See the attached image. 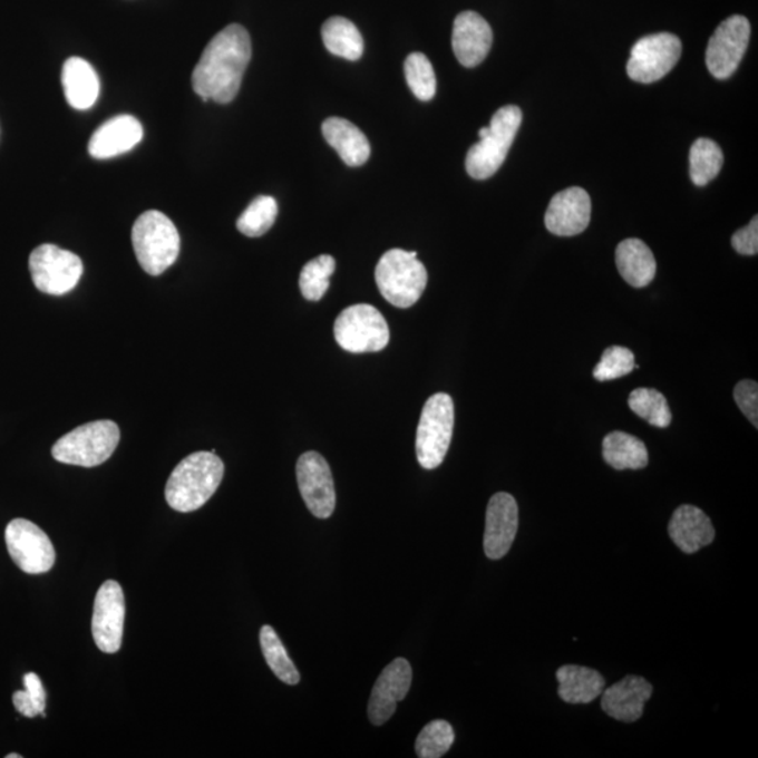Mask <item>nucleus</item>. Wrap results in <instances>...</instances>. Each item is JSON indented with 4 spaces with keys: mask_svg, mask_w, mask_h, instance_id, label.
Listing matches in <instances>:
<instances>
[{
    "mask_svg": "<svg viewBox=\"0 0 758 758\" xmlns=\"http://www.w3.org/2000/svg\"><path fill=\"white\" fill-rule=\"evenodd\" d=\"M334 339L349 353H377L389 343V328L382 313L368 303L346 308L334 322Z\"/></svg>",
    "mask_w": 758,
    "mask_h": 758,
    "instance_id": "nucleus-8",
    "label": "nucleus"
},
{
    "mask_svg": "<svg viewBox=\"0 0 758 758\" xmlns=\"http://www.w3.org/2000/svg\"><path fill=\"white\" fill-rule=\"evenodd\" d=\"M29 268L36 289L50 295L68 294L84 274L79 256L50 243L32 251Z\"/></svg>",
    "mask_w": 758,
    "mask_h": 758,
    "instance_id": "nucleus-9",
    "label": "nucleus"
},
{
    "mask_svg": "<svg viewBox=\"0 0 758 758\" xmlns=\"http://www.w3.org/2000/svg\"><path fill=\"white\" fill-rule=\"evenodd\" d=\"M518 529V506L506 492L492 496L486 511L485 554L489 560H502L508 554Z\"/></svg>",
    "mask_w": 758,
    "mask_h": 758,
    "instance_id": "nucleus-16",
    "label": "nucleus"
},
{
    "mask_svg": "<svg viewBox=\"0 0 758 758\" xmlns=\"http://www.w3.org/2000/svg\"><path fill=\"white\" fill-rule=\"evenodd\" d=\"M454 402L440 392L427 400L416 433L417 461L425 469L440 467L453 440Z\"/></svg>",
    "mask_w": 758,
    "mask_h": 758,
    "instance_id": "nucleus-7",
    "label": "nucleus"
},
{
    "mask_svg": "<svg viewBox=\"0 0 758 758\" xmlns=\"http://www.w3.org/2000/svg\"><path fill=\"white\" fill-rule=\"evenodd\" d=\"M144 137L143 124L133 116H117L101 124L89 140V154L95 159H111L127 154Z\"/></svg>",
    "mask_w": 758,
    "mask_h": 758,
    "instance_id": "nucleus-20",
    "label": "nucleus"
},
{
    "mask_svg": "<svg viewBox=\"0 0 758 758\" xmlns=\"http://www.w3.org/2000/svg\"><path fill=\"white\" fill-rule=\"evenodd\" d=\"M120 443V429L111 420H97L76 427L54 444L58 463L94 468L106 463Z\"/></svg>",
    "mask_w": 758,
    "mask_h": 758,
    "instance_id": "nucleus-6",
    "label": "nucleus"
},
{
    "mask_svg": "<svg viewBox=\"0 0 758 758\" xmlns=\"http://www.w3.org/2000/svg\"><path fill=\"white\" fill-rule=\"evenodd\" d=\"M252 58L251 36L245 27L231 25L205 47L192 76L193 89L204 101L227 105L241 89Z\"/></svg>",
    "mask_w": 758,
    "mask_h": 758,
    "instance_id": "nucleus-1",
    "label": "nucleus"
},
{
    "mask_svg": "<svg viewBox=\"0 0 758 758\" xmlns=\"http://www.w3.org/2000/svg\"><path fill=\"white\" fill-rule=\"evenodd\" d=\"M681 50L680 38L670 32L643 37L632 47L628 76L639 84L658 82L679 62Z\"/></svg>",
    "mask_w": 758,
    "mask_h": 758,
    "instance_id": "nucleus-10",
    "label": "nucleus"
},
{
    "mask_svg": "<svg viewBox=\"0 0 758 758\" xmlns=\"http://www.w3.org/2000/svg\"><path fill=\"white\" fill-rule=\"evenodd\" d=\"M65 97L76 110H88L99 99L100 80L88 61L79 57L67 59L62 68Z\"/></svg>",
    "mask_w": 758,
    "mask_h": 758,
    "instance_id": "nucleus-23",
    "label": "nucleus"
},
{
    "mask_svg": "<svg viewBox=\"0 0 758 758\" xmlns=\"http://www.w3.org/2000/svg\"><path fill=\"white\" fill-rule=\"evenodd\" d=\"M493 32L489 23L475 12H463L454 21L453 50L458 62L467 68L478 67L489 54Z\"/></svg>",
    "mask_w": 758,
    "mask_h": 758,
    "instance_id": "nucleus-18",
    "label": "nucleus"
},
{
    "mask_svg": "<svg viewBox=\"0 0 758 758\" xmlns=\"http://www.w3.org/2000/svg\"><path fill=\"white\" fill-rule=\"evenodd\" d=\"M592 218V200L586 190L571 187L555 194L545 213L546 230L556 236L582 234Z\"/></svg>",
    "mask_w": 758,
    "mask_h": 758,
    "instance_id": "nucleus-17",
    "label": "nucleus"
},
{
    "mask_svg": "<svg viewBox=\"0 0 758 758\" xmlns=\"http://www.w3.org/2000/svg\"><path fill=\"white\" fill-rule=\"evenodd\" d=\"M653 687L643 677L626 676L601 692V708L609 717L621 722H635L643 715L644 703L651 700Z\"/></svg>",
    "mask_w": 758,
    "mask_h": 758,
    "instance_id": "nucleus-19",
    "label": "nucleus"
},
{
    "mask_svg": "<svg viewBox=\"0 0 758 758\" xmlns=\"http://www.w3.org/2000/svg\"><path fill=\"white\" fill-rule=\"evenodd\" d=\"M336 270V260L330 254H321L303 265L300 274V289L308 301H321L327 294Z\"/></svg>",
    "mask_w": 758,
    "mask_h": 758,
    "instance_id": "nucleus-32",
    "label": "nucleus"
},
{
    "mask_svg": "<svg viewBox=\"0 0 758 758\" xmlns=\"http://www.w3.org/2000/svg\"><path fill=\"white\" fill-rule=\"evenodd\" d=\"M297 480L303 502L313 516L329 518L336 507L332 470L321 454L308 451L297 463Z\"/></svg>",
    "mask_w": 758,
    "mask_h": 758,
    "instance_id": "nucleus-13",
    "label": "nucleus"
},
{
    "mask_svg": "<svg viewBox=\"0 0 758 758\" xmlns=\"http://www.w3.org/2000/svg\"><path fill=\"white\" fill-rule=\"evenodd\" d=\"M635 368L638 366L632 351L621 346H613L604 350L599 365L594 367L593 376L597 381H613V379L628 376Z\"/></svg>",
    "mask_w": 758,
    "mask_h": 758,
    "instance_id": "nucleus-35",
    "label": "nucleus"
},
{
    "mask_svg": "<svg viewBox=\"0 0 758 758\" xmlns=\"http://www.w3.org/2000/svg\"><path fill=\"white\" fill-rule=\"evenodd\" d=\"M733 397L741 414H745L752 426L758 427V386L757 382L745 379L735 388Z\"/></svg>",
    "mask_w": 758,
    "mask_h": 758,
    "instance_id": "nucleus-36",
    "label": "nucleus"
},
{
    "mask_svg": "<svg viewBox=\"0 0 758 758\" xmlns=\"http://www.w3.org/2000/svg\"><path fill=\"white\" fill-rule=\"evenodd\" d=\"M411 668L408 660L399 658L379 674L368 702V719L376 727L388 722L397 711L398 703L408 696L411 686Z\"/></svg>",
    "mask_w": 758,
    "mask_h": 758,
    "instance_id": "nucleus-15",
    "label": "nucleus"
},
{
    "mask_svg": "<svg viewBox=\"0 0 758 758\" xmlns=\"http://www.w3.org/2000/svg\"><path fill=\"white\" fill-rule=\"evenodd\" d=\"M260 647L269 668L278 679L289 686H297L301 680L300 671L286 653L283 642L272 626L264 625L260 630Z\"/></svg>",
    "mask_w": 758,
    "mask_h": 758,
    "instance_id": "nucleus-28",
    "label": "nucleus"
},
{
    "mask_svg": "<svg viewBox=\"0 0 758 758\" xmlns=\"http://www.w3.org/2000/svg\"><path fill=\"white\" fill-rule=\"evenodd\" d=\"M732 246L736 252L746 254V256H755L758 252V218L755 216L750 224L741 227L732 236Z\"/></svg>",
    "mask_w": 758,
    "mask_h": 758,
    "instance_id": "nucleus-37",
    "label": "nucleus"
},
{
    "mask_svg": "<svg viewBox=\"0 0 758 758\" xmlns=\"http://www.w3.org/2000/svg\"><path fill=\"white\" fill-rule=\"evenodd\" d=\"M615 263L622 279L635 289L651 284L657 275V260L641 240L622 241L616 246Z\"/></svg>",
    "mask_w": 758,
    "mask_h": 758,
    "instance_id": "nucleus-24",
    "label": "nucleus"
},
{
    "mask_svg": "<svg viewBox=\"0 0 758 758\" xmlns=\"http://www.w3.org/2000/svg\"><path fill=\"white\" fill-rule=\"evenodd\" d=\"M133 246L140 268L149 275H161L181 253V235L169 216L146 211L133 226Z\"/></svg>",
    "mask_w": 758,
    "mask_h": 758,
    "instance_id": "nucleus-4",
    "label": "nucleus"
},
{
    "mask_svg": "<svg viewBox=\"0 0 758 758\" xmlns=\"http://www.w3.org/2000/svg\"><path fill=\"white\" fill-rule=\"evenodd\" d=\"M13 703L16 709H18V712L23 715L26 718H36L38 715L46 717V711H42L40 706H38V703L32 700L29 692L26 690L14 692Z\"/></svg>",
    "mask_w": 758,
    "mask_h": 758,
    "instance_id": "nucleus-38",
    "label": "nucleus"
},
{
    "mask_svg": "<svg viewBox=\"0 0 758 758\" xmlns=\"http://www.w3.org/2000/svg\"><path fill=\"white\" fill-rule=\"evenodd\" d=\"M522 120L523 113L517 106H505L493 114L489 127L479 129V143L468 150L465 166L470 177L485 181L501 169Z\"/></svg>",
    "mask_w": 758,
    "mask_h": 758,
    "instance_id": "nucleus-3",
    "label": "nucleus"
},
{
    "mask_svg": "<svg viewBox=\"0 0 758 758\" xmlns=\"http://www.w3.org/2000/svg\"><path fill=\"white\" fill-rule=\"evenodd\" d=\"M7 757H8V758H21V756H20V755H16V752H14V755H8Z\"/></svg>",
    "mask_w": 758,
    "mask_h": 758,
    "instance_id": "nucleus-40",
    "label": "nucleus"
},
{
    "mask_svg": "<svg viewBox=\"0 0 758 758\" xmlns=\"http://www.w3.org/2000/svg\"><path fill=\"white\" fill-rule=\"evenodd\" d=\"M126 621V599L120 584L107 581L96 594L91 633L101 652L120 651Z\"/></svg>",
    "mask_w": 758,
    "mask_h": 758,
    "instance_id": "nucleus-14",
    "label": "nucleus"
},
{
    "mask_svg": "<svg viewBox=\"0 0 758 758\" xmlns=\"http://www.w3.org/2000/svg\"><path fill=\"white\" fill-rule=\"evenodd\" d=\"M560 681V697L567 703H589L595 700L604 691L605 681L603 676L593 669L582 665H562L556 671Z\"/></svg>",
    "mask_w": 758,
    "mask_h": 758,
    "instance_id": "nucleus-25",
    "label": "nucleus"
},
{
    "mask_svg": "<svg viewBox=\"0 0 758 758\" xmlns=\"http://www.w3.org/2000/svg\"><path fill=\"white\" fill-rule=\"evenodd\" d=\"M23 682L25 690L29 692L32 700H35L38 706H40L42 711H46L47 694L45 687H42L40 677H38L36 673H27L25 676Z\"/></svg>",
    "mask_w": 758,
    "mask_h": 758,
    "instance_id": "nucleus-39",
    "label": "nucleus"
},
{
    "mask_svg": "<svg viewBox=\"0 0 758 758\" xmlns=\"http://www.w3.org/2000/svg\"><path fill=\"white\" fill-rule=\"evenodd\" d=\"M455 733L447 720L436 719L427 723L416 739V755L420 758H440L451 749Z\"/></svg>",
    "mask_w": 758,
    "mask_h": 758,
    "instance_id": "nucleus-34",
    "label": "nucleus"
},
{
    "mask_svg": "<svg viewBox=\"0 0 758 758\" xmlns=\"http://www.w3.org/2000/svg\"><path fill=\"white\" fill-rule=\"evenodd\" d=\"M10 557L29 575H42L56 563V550L48 535L35 523L16 518L4 531Z\"/></svg>",
    "mask_w": 758,
    "mask_h": 758,
    "instance_id": "nucleus-11",
    "label": "nucleus"
},
{
    "mask_svg": "<svg viewBox=\"0 0 758 758\" xmlns=\"http://www.w3.org/2000/svg\"><path fill=\"white\" fill-rule=\"evenodd\" d=\"M224 463L213 451H198L184 458L167 480V503L178 513H192L202 508L224 478Z\"/></svg>",
    "mask_w": 758,
    "mask_h": 758,
    "instance_id": "nucleus-2",
    "label": "nucleus"
},
{
    "mask_svg": "<svg viewBox=\"0 0 758 758\" xmlns=\"http://www.w3.org/2000/svg\"><path fill=\"white\" fill-rule=\"evenodd\" d=\"M604 461L614 469H642L649 463L648 448L635 436L613 431L603 441Z\"/></svg>",
    "mask_w": 758,
    "mask_h": 758,
    "instance_id": "nucleus-26",
    "label": "nucleus"
},
{
    "mask_svg": "<svg viewBox=\"0 0 758 758\" xmlns=\"http://www.w3.org/2000/svg\"><path fill=\"white\" fill-rule=\"evenodd\" d=\"M376 281L382 297L397 308L414 307L424 295L427 270L416 252L391 249L377 264Z\"/></svg>",
    "mask_w": 758,
    "mask_h": 758,
    "instance_id": "nucleus-5",
    "label": "nucleus"
},
{
    "mask_svg": "<svg viewBox=\"0 0 758 758\" xmlns=\"http://www.w3.org/2000/svg\"><path fill=\"white\" fill-rule=\"evenodd\" d=\"M323 45L336 57L359 61L365 52L361 32L350 20L334 16L322 26Z\"/></svg>",
    "mask_w": 758,
    "mask_h": 758,
    "instance_id": "nucleus-27",
    "label": "nucleus"
},
{
    "mask_svg": "<svg viewBox=\"0 0 758 758\" xmlns=\"http://www.w3.org/2000/svg\"><path fill=\"white\" fill-rule=\"evenodd\" d=\"M278 214L279 205L273 197L259 196L243 211L236 222L237 230L249 237L262 236L274 225Z\"/></svg>",
    "mask_w": 758,
    "mask_h": 758,
    "instance_id": "nucleus-31",
    "label": "nucleus"
},
{
    "mask_svg": "<svg viewBox=\"0 0 758 758\" xmlns=\"http://www.w3.org/2000/svg\"><path fill=\"white\" fill-rule=\"evenodd\" d=\"M628 405L633 414L642 417L649 425L665 429L671 424V410L664 395L657 389L638 388L630 395Z\"/></svg>",
    "mask_w": 758,
    "mask_h": 758,
    "instance_id": "nucleus-30",
    "label": "nucleus"
},
{
    "mask_svg": "<svg viewBox=\"0 0 758 758\" xmlns=\"http://www.w3.org/2000/svg\"><path fill=\"white\" fill-rule=\"evenodd\" d=\"M750 23L745 16H730L715 30L707 47V68L715 78L727 79L738 69L750 40Z\"/></svg>",
    "mask_w": 758,
    "mask_h": 758,
    "instance_id": "nucleus-12",
    "label": "nucleus"
},
{
    "mask_svg": "<svg viewBox=\"0 0 758 758\" xmlns=\"http://www.w3.org/2000/svg\"><path fill=\"white\" fill-rule=\"evenodd\" d=\"M671 541L684 552L696 554L703 546L711 545L715 528L706 513L696 506L684 505L677 508L669 523Z\"/></svg>",
    "mask_w": 758,
    "mask_h": 758,
    "instance_id": "nucleus-21",
    "label": "nucleus"
},
{
    "mask_svg": "<svg viewBox=\"0 0 758 758\" xmlns=\"http://www.w3.org/2000/svg\"><path fill=\"white\" fill-rule=\"evenodd\" d=\"M405 76L411 94L421 101H429L436 96L437 79L430 59L421 52L410 54L405 61Z\"/></svg>",
    "mask_w": 758,
    "mask_h": 758,
    "instance_id": "nucleus-33",
    "label": "nucleus"
},
{
    "mask_svg": "<svg viewBox=\"0 0 758 758\" xmlns=\"http://www.w3.org/2000/svg\"><path fill=\"white\" fill-rule=\"evenodd\" d=\"M723 165L722 149L712 139L700 138L691 146L690 176L697 186H707L719 175Z\"/></svg>",
    "mask_w": 758,
    "mask_h": 758,
    "instance_id": "nucleus-29",
    "label": "nucleus"
},
{
    "mask_svg": "<svg viewBox=\"0 0 758 758\" xmlns=\"http://www.w3.org/2000/svg\"><path fill=\"white\" fill-rule=\"evenodd\" d=\"M322 134L346 165L362 166L370 159V140L359 127H356L353 123L346 120V118H328L322 124Z\"/></svg>",
    "mask_w": 758,
    "mask_h": 758,
    "instance_id": "nucleus-22",
    "label": "nucleus"
}]
</instances>
